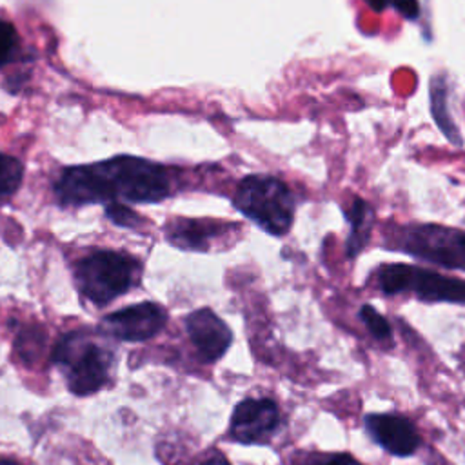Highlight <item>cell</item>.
Segmentation results:
<instances>
[{
    "instance_id": "obj_10",
    "label": "cell",
    "mask_w": 465,
    "mask_h": 465,
    "mask_svg": "<svg viewBox=\"0 0 465 465\" xmlns=\"http://www.w3.org/2000/svg\"><path fill=\"white\" fill-rule=\"evenodd\" d=\"M185 329L200 358L207 363L220 360L232 341L231 329L211 309L193 311L185 318Z\"/></svg>"
},
{
    "instance_id": "obj_5",
    "label": "cell",
    "mask_w": 465,
    "mask_h": 465,
    "mask_svg": "<svg viewBox=\"0 0 465 465\" xmlns=\"http://www.w3.org/2000/svg\"><path fill=\"white\" fill-rule=\"evenodd\" d=\"M394 249H401L414 258L465 271V231L434 223L407 225L394 236Z\"/></svg>"
},
{
    "instance_id": "obj_17",
    "label": "cell",
    "mask_w": 465,
    "mask_h": 465,
    "mask_svg": "<svg viewBox=\"0 0 465 465\" xmlns=\"http://www.w3.org/2000/svg\"><path fill=\"white\" fill-rule=\"evenodd\" d=\"M105 211H107V216H109L114 223L124 225V227H134V225L140 222V218H138L129 207H125V205L120 203V202L109 203Z\"/></svg>"
},
{
    "instance_id": "obj_18",
    "label": "cell",
    "mask_w": 465,
    "mask_h": 465,
    "mask_svg": "<svg viewBox=\"0 0 465 465\" xmlns=\"http://www.w3.org/2000/svg\"><path fill=\"white\" fill-rule=\"evenodd\" d=\"M24 334H25V338L29 340V343H27L25 340L18 338V340H16V349H18V352H20V356H22L24 360H33V358L36 356V352L40 351L38 338H44V336L38 334L35 327L29 329V331H24Z\"/></svg>"
},
{
    "instance_id": "obj_8",
    "label": "cell",
    "mask_w": 465,
    "mask_h": 465,
    "mask_svg": "<svg viewBox=\"0 0 465 465\" xmlns=\"http://www.w3.org/2000/svg\"><path fill=\"white\" fill-rule=\"evenodd\" d=\"M280 427L278 405L269 398H247L231 416L229 432L234 441L245 445L267 443Z\"/></svg>"
},
{
    "instance_id": "obj_16",
    "label": "cell",
    "mask_w": 465,
    "mask_h": 465,
    "mask_svg": "<svg viewBox=\"0 0 465 465\" xmlns=\"http://www.w3.org/2000/svg\"><path fill=\"white\" fill-rule=\"evenodd\" d=\"M18 53V35L16 29L5 22L0 20V67L9 64Z\"/></svg>"
},
{
    "instance_id": "obj_22",
    "label": "cell",
    "mask_w": 465,
    "mask_h": 465,
    "mask_svg": "<svg viewBox=\"0 0 465 465\" xmlns=\"http://www.w3.org/2000/svg\"><path fill=\"white\" fill-rule=\"evenodd\" d=\"M203 465H229V461L222 456V454H213L211 458H207L205 461H203Z\"/></svg>"
},
{
    "instance_id": "obj_23",
    "label": "cell",
    "mask_w": 465,
    "mask_h": 465,
    "mask_svg": "<svg viewBox=\"0 0 465 465\" xmlns=\"http://www.w3.org/2000/svg\"><path fill=\"white\" fill-rule=\"evenodd\" d=\"M0 465H18V463L13 460H7V458H0Z\"/></svg>"
},
{
    "instance_id": "obj_4",
    "label": "cell",
    "mask_w": 465,
    "mask_h": 465,
    "mask_svg": "<svg viewBox=\"0 0 465 465\" xmlns=\"http://www.w3.org/2000/svg\"><path fill=\"white\" fill-rule=\"evenodd\" d=\"M136 276V260L113 251H96L76 267L78 289L94 305H105L127 292Z\"/></svg>"
},
{
    "instance_id": "obj_1",
    "label": "cell",
    "mask_w": 465,
    "mask_h": 465,
    "mask_svg": "<svg viewBox=\"0 0 465 465\" xmlns=\"http://www.w3.org/2000/svg\"><path fill=\"white\" fill-rule=\"evenodd\" d=\"M165 171L149 160L116 156L91 165H76L64 171L56 183V196L65 205L98 202H160L167 196Z\"/></svg>"
},
{
    "instance_id": "obj_14",
    "label": "cell",
    "mask_w": 465,
    "mask_h": 465,
    "mask_svg": "<svg viewBox=\"0 0 465 465\" xmlns=\"http://www.w3.org/2000/svg\"><path fill=\"white\" fill-rule=\"evenodd\" d=\"M22 174V163L16 158L0 153V200L11 196L20 187Z\"/></svg>"
},
{
    "instance_id": "obj_6",
    "label": "cell",
    "mask_w": 465,
    "mask_h": 465,
    "mask_svg": "<svg viewBox=\"0 0 465 465\" xmlns=\"http://www.w3.org/2000/svg\"><path fill=\"white\" fill-rule=\"evenodd\" d=\"M378 285L385 294L411 291L423 302H449L465 305V282L405 263L383 265Z\"/></svg>"
},
{
    "instance_id": "obj_13",
    "label": "cell",
    "mask_w": 465,
    "mask_h": 465,
    "mask_svg": "<svg viewBox=\"0 0 465 465\" xmlns=\"http://www.w3.org/2000/svg\"><path fill=\"white\" fill-rule=\"evenodd\" d=\"M430 111L441 133L454 145H461V134L447 113V85L441 76H434L430 82Z\"/></svg>"
},
{
    "instance_id": "obj_11",
    "label": "cell",
    "mask_w": 465,
    "mask_h": 465,
    "mask_svg": "<svg viewBox=\"0 0 465 465\" xmlns=\"http://www.w3.org/2000/svg\"><path fill=\"white\" fill-rule=\"evenodd\" d=\"M345 218L351 225L345 254H347V258H356L371 238V231H372V223H374V211L365 200L354 198L351 207L345 211Z\"/></svg>"
},
{
    "instance_id": "obj_15",
    "label": "cell",
    "mask_w": 465,
    "mask_h": 465,
    "mask_svg": "<svg viewBox=\"0 0 465 465\" xmlns=\"http://www.w3.org/2000/svg\"><path fill=\"white\" fill-rule=\"evenodd\" d=\"M360 318L376 340H389L391 338L392 331H391L389 322L372 305L363 303L360 307Z\"/></svg>"
},
{
    "instance_id": "obj_21",
    "label": "cell",
    "mask_w": 465,
    "mask_h": 465,
    "mask_svg": "<svg viewBox=\"0 0 465 465\" xmlns=\"http://www.w3.org/2000/svg\"><path fill=\"white\" fill-rule=\"evenodd\" d=\"M365 4L372 9V11H383L389 4H391V0H365Z\"/></svg>"
},
{
    "instance_id": "obj_19",
    "label": "cell",
    "mask_w": 465,
    "mask_h": 465,
    "mask_svg": "<svg viewBox=\"0 0 465 465\" xmlns=\"http://www.w3.org/2000/svg\"><path fill=\"white\" fill-rule=\"evenodd\" d=\"M396 7V11L407 18V20H416L420 16V4L418 0H391Z\"/></svg>"
},
{
    "instance_id": "obj_3",
    "label": "cell",
    "mask_w": 465,
    "mask_h": 465,
    "mask_svg": "<svg viewBox=\"0 0 465 465\" xmlns=\"http://www.w3.org/2000/svg\"><path fill=\"white\" fill-rule=\"evenodd\" d=\"M234 205L272 236L285 234L294 220V196L289 187L267 174L247 176L236 189Z\"/></svg>"
},
{
    "instance_id": "obj_20",
    "label": "cell",
    "mask_w": 465,
    "mask_h": 465,
    "mask_svg": "<svg viewBox=\"0 0 465 465\" xmlns=\"http://www.w3.org/2000/svg\"><path fill=\"white\" fill-rule=\"evenodd\" d=\"M318 465H361V463L356 458H352L351 454L341 452V454H336V456H332L327 461L318 463Z\"/></svg>"
},
{
    "instance_id": "obj_12",
    "label": "cell",
    "mask_w": 465,
    "mask_h": 465,
    "mask_svg": "<svg viewBox=\"0 0 465 465\" xmlns=\"http://www.w3.org/2000/svg\"><path fill=\"white\" fill-rule=\"evenodd\" d=\"M220 232V227L214 223L200 222V220H176L169 225L167 234L171 243L182 249H207L211 238Z\"/></svg>"
},
{
    "instance_id": "obj_9",
    "label": "cell",
    "mask_w": 465,
    "mask_h": 465,
    "mask_svg": "<svg viewBox=\"0 0 465 465\" xmlns=\"http://www.w3.org/2000/svg\"><path fill=\"white\" fill-rule=\"evenodd\" d=\"M363 427L374 443L398 458L412 456L421 441L412 421L398 414H367Z\"/></svg>"
},
{
    "instance_id": "obj_7",
    "label": "cell",
    "mask_w": 465,
    "mask_h": 465,
    "mask_svg": "<svg viewBox=\"0 0 465 465\" xmlns=\"http://www.w3.org/2000/svg\"><path fill=\"white\" fill-rule=\"evenodd\" d=\"M165 323L167 314L158 303L142 302L104 316L100 331L120 341H143L156 336Z\"/></svg>"
},
{
    "instance_id": "obj_2",
    "label": "cell",
    "mask_w": 465,
    "mask_h": 465,
    "mask_svg": "<svg viewBox=\"0 0 465 465\" xmlns=\"http://www.w3.org/2000/svg\"><path fill=\"white\" fill-rule=\"evenodd\" d=\"M51 358L64 372L67 389L76 396H89L100 391L109 380L111 352L80 331L62 336Z\"/></svg>"
}]
</instances>
